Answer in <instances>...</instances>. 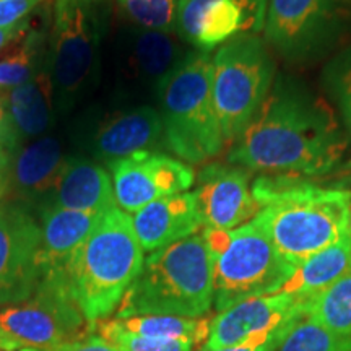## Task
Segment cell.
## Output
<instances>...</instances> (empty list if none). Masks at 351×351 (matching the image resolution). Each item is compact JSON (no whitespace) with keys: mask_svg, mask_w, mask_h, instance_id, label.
<instances>
[{"mask_svg":"<svg viewBox=\"0 0 351 351\" xmlns=\"http://www.w3.org/2000/svg\"><path fill=\"white\" fill-rule=\"evenodd\" d=\"M324 86L351 132V46L333 57L324 69Z\"/></svg>","mask_w":351,"mask_h":351,"instance_id":"obj_30","label":"cell"},{"mask_svg":"<svg viewBox=\"0 0 351 351\" xmlns=\"http://www.w3.org/2000/svg\"><path fill=\"white\" fill-rule=\"evenodd\" d=\"M306 302L287 293L236 302L212 317L210 335L202 351L226 348L304 317Z\"/></svg>","mask_w":351,"mask_h":351,"instance_id":"obj_15","label":"cell"},{"mask_svg":"<svg viewBox=\"0 0 351 351\" xmlns=\"http://www.w3.org/2000/svg\"><path fill=\"white\" fill-rule=\"evenodd\" d=\"M64 147L59 138L33 140L13 153L10 186L25 200H38L51 194L65 165Z\"/></svg>","mask_w":351,"mask_h":351,"instance_id":"obj_19","label":"cell"},{"mask_svg":"<svg viewBox=\"0 0 351 351\" xmlns=\"http://www.w3.org/2000/svg\"><path fill=\"white\" fill-rule=\"evenodd\" d=\"M43 34L32 26L0 56V91H12L38 73Z\"/></svg>","mask_w":351,"mask_h":351,"instance_id":"obj_26","label":"cell"},{"mask_svg":"<svg viewBox=\"0 0 351 351\" xmlns=\"http://www.w3.org/2000/svg\"><path fill=\"white\" fill-rule=\"evenodd\" d=\"M57 207L104 213L116 207L112 179L103 166L88 158L70 156L47 195L44 208Z\"/></svg>","mask_w":351,"mask_h":351,"instance_id":"obj_18","label":"cell"},{"mask_svg":"<svg viewBox=\"0 0 351 351\" xmlns=\"http://www.w3.org/2000/svg\"><path fill=\"white\" fill-rule=\"evenodd\" d=\"M19 351H39V350H33V348H23V350H19Z\"/></svg>","mask_w":351,"mask_h":351,"instance_id":"obj_39","label":"cell"},{"mask_svg":"<svg viewBox=\"0 0 351 351\" xmlns=\"http://www.w3.org/2000/svg\"><path fill=\"white\" fill-rule=\"evenodd\" d=\"M348 140L326 101L278 78L238 140L228 163L263 174L324 176L339 168Z\"/></svg>","mask_w":351,"mask_h":351,"instance_id":"obj_1","label":"cell"},{"mask_svg":"<svg viewBox=\"0 0 351 351\" xmlns=\"http://www.w3.org/2000/svg\"><path fill=\"white\" fill-rule=\"evenodd\" d=\"M19 145L20 142L16 138L15 132H13L5 103H3V99H0V147L5 148L8 153H15Z\"/></svg>","mask_w":351,"mask_h":351,"instance_id":"obj_33","label":"cell"},{"mask_svg":"<svg viewBox=\"0 0 351 351\" xmlns=\"http://www.w3.org/2000/svg\"><path fill=\"white\" fill-rule=\"evenodd\" d=\"M276 351H351V337L337 335L304 315L289 328Z\"/></svg>","mask_w":351,"mask_h":351,"instance_id":"obj_27","label":"cell"},{"mask_svg":"<svg viewBox=\"0 0 351 351\" xmlns=\"http://www.w3.org/2000/svg\"><path fill=\"white\" fill-rule=\"evenodd\" d=\"M125 46L129 47V69L135 77L156 86L186 57L181 44L166 32L140 28L129 34Z\"/></svg>","mask_w":351,"mask_h":351,"instance_id":"obj_23","label":"cell"},{"mask_svg":"<svg viewBox=\"0 0 351 351\" xmlns=\"http://www.w3.org/2000/svg\"><path fill=\"white\" fill-rule=\"evenodd\" d=\"M132 23L143 29L171 33L176 29L179 0H117Z\"/></svg>","mask_w":351,"mask_h":351,"instance_id":"obj_28","label":"cell"},{"mask_svg":"<svg viewBox=\"0 0 351 351\" xmlns=\"http://www.w3.org/2000/svg\"><path fill=\"white\" fill-rule=\"evenodd\" d=\"M346 234H348L351 239V200H350V207H348V228H346Z\"/></svg>","mask_w":351,"mask_h":351,"instance_id":"obj_38","label":"cell"},{"mask_svg":"<svg viewBox=\"0 0 351 351\" xmlns=\"http://www.w3.org/2000/svg\"><path fill=\"white\" fill-rule=\"evenodd\" d=\"M143 252L129 213L114 207L101 215L64 270L70 296L88 324L101 322L119 307L142 270Z\"/></svg>","mask_w":351,"mask_h":351,"instance_id":"obj_3","label":"cell"},{"mask_svg":"<svg viewBox=\"0 0 351 351\" xmlns=\"http://www.w3.org/2000/svg\"><path fill=\"white\" fill-rule=\"evenodd\" d=\"M51 351H116L108 341H104L101 337H85V339L72 341V343H65L62 346Z\"/></svg>","mask_w":351,"mask_h":351,"instance_id":"obj_34","label":"cell"},{"mask_svg":"<svg viewBox=\"0 0 351 351\" xmlns=\"http://www.w3.org/2000/svg\"><path fill=\"white\" fill-rule=\"evenodd\" d=\"M298 320H293V322L285 324V326L275 328V330H271L269 333H263V335H258V337H256V339L244 341V343H239L234 346H226V348L208 350V351H276V348H278L280 343H282L285 337H287L289 328L295 326Z\"/></svg>","mask_w":351,"mask_h":351,"instance_id":"obj_31","label":"cell"},{"mask_svg":"<svg viewBox=\"0 0 351 351\" xmlns=\"http://www.w3.org/2000/svg\"><path fill=\"white\" fill-rule=\"evenodd\" d=\"M351 269V239L348 234L306 258L278 293H287L301 301H311L339 282Z\"/></svg>","mask_w":351,"mask_h":351,"instance_id":"obj_22","label":"cell"},{"mask_svg":"<svg viewBox=\"0 0 351 351\" xmlns=\"http://www.w3.org/2000/svg\"><path fill=\"white\" fill-rule=\"evenodd\" d=\"M101 215L57 207L44 208L39 254L43 275L65 270L70 257L93 231Z\"/></svg>","mask_w":351,"mask_h":351,"instance_id":"obj_20","label":"cell"},{"mask_svg":"<svg viewBox=\"0 0 351 351\" xmlns=\"http://www.w3.org/2000/svg\"><path fill=\"white\" fill-rule=\"evenodd\" d=\"M256 221L285 261L298 267L343 238L350 191L320 187L301 176L265 174L252 182Z\"/></svg>","mask_w":351,"mask_h":351,"instance_id":"obj_2","label":"cell"},{"mask_svg":"<svg viewBox=\"0 0 351 351\" xmlns=\"http://www.w3.org/2000/svg\"><path fill=\"white\" fill-rule=\"evenodd\" d=\"M215 257V300L218 313L236 302L275 295L295 274L256 219L231 231L204 230Z\"/></svg>","mask_w":351,"mask_h":351,"instance_id":"obj_6","label":"cell"},{"mask_svg":"<svg viewBox=\"0 0 351 351\" xmlns=\"http://www.w3.org/2000/svg\"><path fill=\"white\" fill-rule=\"evenodd\" d=\"M269 0H179L176 32L197 51L210 52L238 34L263 29Z\"/></svg>","mask_w":351,"mask_h":351,"instance_id":"obj_12","label":"cell"},{"mask_svg":"<svg viewBox=\"0 0 351 351\" xmlns=\"http://www.w3.org/2000/svg\"><path fill=\"white\" fill-rule=\"evenodd\" d=\"M274 80L275 60L265 39L257 34H238L215 52L212 95L226 143L243 134Z\"/></svg>","mask_w":351,"mask_h":351,"instance_id":"obj_7","label":"cell"},{"mask_svg":"<svg viewBox=\"0 0 351 351\" xmlns=\"http://www.w3.org/2000/svg\"><path fill=\"white\" fill-rule=\"evenodd\" d=\"M10 169H12V155L5 148L0 147V200L7 195L10 189Z\"/></svg>","mask_w":351,"mask_h":351,"instance_id":"obj_35","label":"cell"},{"mask_svg":"<svg viewBox=\"0 0 351 351\" xmlns=\"http://www.w3.org/2000/svg\"><path fill=\"white\" fill-rule=\"evenodd\" d=\"M85 324L64 271H52L43 275L28 301L0 313V351H51L85 339Z\"/></svg>","mask_w":351,"mask_h":351,"instance_id":"obj_9","label":"cell"},{"mask_svg":"<svg viewBox=\"0 0 351 351\" xmlns=\"http://www.w3.org/2000/svg\"><path fill=\"white\" fill-rule=\"evenodd\" d=\"M44 0H0V28L23 23Z\"/></svg>","mask_w":351,"mask_h":351,"instance_id":"obj_32","label":"cell"},{"mask_svg":"<svg viewBox=\"0 0 351 351\" xmlns=\"http://www.w3.org/2000/svg\"><path fill=\"white\" fill-rule=\"evenodd\" d=\"M340 13L337 0H269L265 43L287 60L302 62L332 41Z\"/></svg>","mask_w":351,"mask_h":351,"instance_id":"obj_10","label":"cell"},{"mask_svg":"<svg viewBox=\"0 0 351 351\" xmlns=\"http://www.w3.org/2000/svg\"><path fill=\"white\" fill-rule=\"evenodd\" d=\"M41 226L21 205H0V302L28 300L41 282Z\"/></svg>","mask_w":351,"mask_h":351,"instance_id":"obj_13","label":"cell"},{"mask_svg":"<svg viewBox=\"0 0 351 351\" xmlns=\"http://www.w3.org/2000/svg\"><path fill=\"white\" fill-rule=\"evenodd\" d=\"M28 26H29V23L23 21V23H20V25L0 28V56H2L3 52H5L8 47H10L12 44L26 32V28H28Z\"/></svg>","mask_w":351,"mask_h":351,"instance_id":"obj_36","label":"cell"},{"mask_svg":"<svg viewBox=\"0 0 351 351\" xmlns=\"http://www.w3.org/2000/svg\"><path fill=\"white\" fill-rule=\"evenodd\" d=\"M116 204L125 213L163 197L182 194L194 186L195 173L187 163L160 152H140L108 165Z\"/></svg>","mask_w":351,"mask_h":351,"instance_id":"obj_11","label":"cell"},{"mask_svg":"<svg viewBox=\"0 0 351 351\" xmlns=\"http://www.w3.org/2000/svg\"><path fill=\"white\" fill-rule=\"evenodd\" d=\"M161 147H166L163 119L152 106L112 114L96 127L90 140L91 155L108 165L140 152H156Z\"/></svg>","mask_w":351,"mask_h":351,"instance_id":"obj_16","label":"cell"},{"mask_svg":"<svg viewBox=\"0 0 351 351\" xmlns=\"http://www.w3.org/2000/svg\"><path fill=\"white\" fill-rule=\"evenodd\" d=\"M213 56L192 51L158 85L165 143L179 160L202 165L225 148L212 95Z\"/></svg>","mask_w":351,"mask_h":351,"instance_id":"obj_5","label":"cell"},{"mask_svg":"<svg viewBox=\"0 0 351 351\" xmlns=\"http://www.w3.org/2000/svg\"><path fill=\"white\" fill-rule=\"evenodd\" d=\"M194 195L204 230H236L261 212L252 195L251 171L230 163L204 166Z\"/></svg>","mask_w":351,"mask_h":351,"instance_id":"obj_14","label":"cell"},{"mask_svg":"<svg viewBox=\"0 0 351 351\" xmlns=\"http://www.w3.org/2000/svg\"><path fill=\"white\" fill-rule=\"evenodd\" d=\"M98 2H101V0H98Z\"/></svg>","mask_w":351,"mask_h":351,"instance_id":"obj_40","label":"cell"},{"mask_svg":"<svg viewBox=\"0 0 351 351\" xmlns=\"http://www.w3.org/2000/svg\"><path fill=\"white\" fill-rule=\"evenodd\" d=\"M127 332L158 340L187 341L204 346L210 335L212 317H179V315H135L117 319Z\"/></svg>","mask_w":351,"mask_h":351,"instance_id":"obj_24","label":"cell"},{"mask_svg":"<svg viewBox=\"0 0 351 351\" xmlns=\"http://www.w3.org/2000/svg\"><path fill=\"white\" fill-rule=\"evenodd\" d=\"M215 257L204 231L158 249L117 307V319L135 315L204 317L215 300Z\"/></svg>","mask_w":351,"mask_h":351,"instance_id":"obj_4","label":"cell"},{"mask_svg":"<svg viewBox=\"0 0 351 351\" xmlns=\"http://www.w3.org/2000/svg\"><path fill=\"white\" fill-rule=\"evenodd\" d=\"M54 106V86L46 70H41L32 80L8 91L7 111L20 143L49 129Z\"/></svg>","mask_w":351,"mask_h":351,"instance_id":"obj_21","label":"cell"},{"mask_svg":"<svg viewBox=\"0 0 351 351\" xmlns=\"http://www.w3.org/2000/svg\"><path fill=\"white\" fill-rule=\"evenodd\" d=\"M304 315L337 335L351 337V269L330 288L307 301Z\"/></svg>","mask_w":351,"mask_h":351,"instance_id":"obj_25","label":"cell"},{"mask_svg":"<svg viewBox=\"0 0 351 351\" xmlns=\"http://www.w3.org/2000/svg\"><path fill=\"white\" fill-rule=\"evenodd\" d=\"M98 324L99 337L116 351H197V346L187 341L158 340L135 335L127 332L117 319Z\"/></svg>","mask_w":351,"mask_h":351,"instance_id":"obj_29","label":"cell"},{"mask_svg":"<svg viewBox=\"0 0 351 351\" xmlns=\"http://www.w3.org/2000/svg\"><path fill=\"white\" fill-rule=\"evenodd\" d=\"M98 0H56L51 28L49 75L57 112L80 99L99 60L103 13Z\"/></svg>","mask_w":351,"mask_h":351,"instance_id":"obj_8","label":"cell"},{"mask_svg":"<svg viewBox=\"0 0 351 351\" xmlns=\"http://www.w3.org/2000/svg\"><path fill=\"white\" fill-rule=\"evenodd\" d=\"M341 10H346L351 13V0H337Z\"/></svg>","mask_w":351,"mask_h":351,"instance_id":"obj_37","label":"cell"},{"mask_svg":"<svg viewBox=\"0 0 351 351\" xmlns=\"http://www.w3.org/2000/svg\"><path fill=\"white\" fill-rule=\"evenodd\" d=\"M130 218L135 234L147 252L194 236L204 228L194 192L163 197L130 215Z\"/></svg>","mask_w":351,"mask_h":351,"instance_id":"obj_17","label":"cell"}]
</instances>
